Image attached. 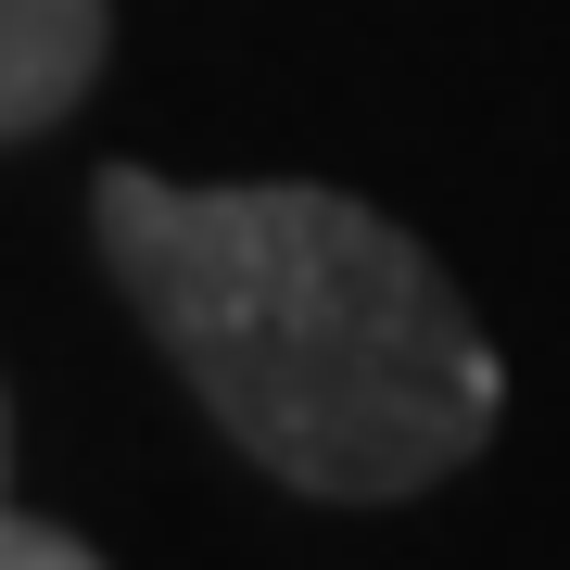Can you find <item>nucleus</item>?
<instances>
[{
	"label": "nucleus",
	"instance_id": "nucleus-3",
	"mask_svg": "<svg viewBox=\"0 0 570 570\" xmlns=\"http://www.w3.org/2000/svg\"><path fill=\"white\" fill-rule=\"evenodd\" d=\"M0 570H102V558L77 532H51V520H0Z\"/></svg>",
	"mask_w": 570,
	"mask_h": 570
},
{
	"label": "nucleus",
	"instance_id": "nucleus-4",
	"mask_svg": "<svg viewBox=\"0 0 570 570\" xmlns=\"http://www.w3.org/2000/svg\"><path fill=\"white\" fill-rule=\"evenodd\" d=\"M0 494H13V419H0ZM0 520H13V508H0Z\"/></svg>",
	"mask_w": 570,
	"mask_h": 570
},
{
	"label": "nucleus",
	"instance_id": "nucleus-2",
	"mask_svg": "<svg viewBox=\"0 0 570 570\" xmlns=\"http://www.w3.org/2000/svg\"><path fill=\"white\" fill-rule=\"evenodd\" d=\"M102 77V0H0V140H39Z\"/></svg>",
	"mask_w": 570,
	"mask_h": 570
},
{
	"label": "nucleus",
	"instance_id": "nucleus-1",
	"mask_svg": "<svg viewBox=\"0 0 570 570\" xmlns=\"http://www.w3.org/2000/svg\"><path fill=\"white\" fill-rule=\"evenodd\" d=\"M102 266L266 482L393 508L494 444V343L469 292L343 190H178L102 165Z\"/></svg>",
	"mask_w": 570,
	"mask_h": 570
}]
</instances>
